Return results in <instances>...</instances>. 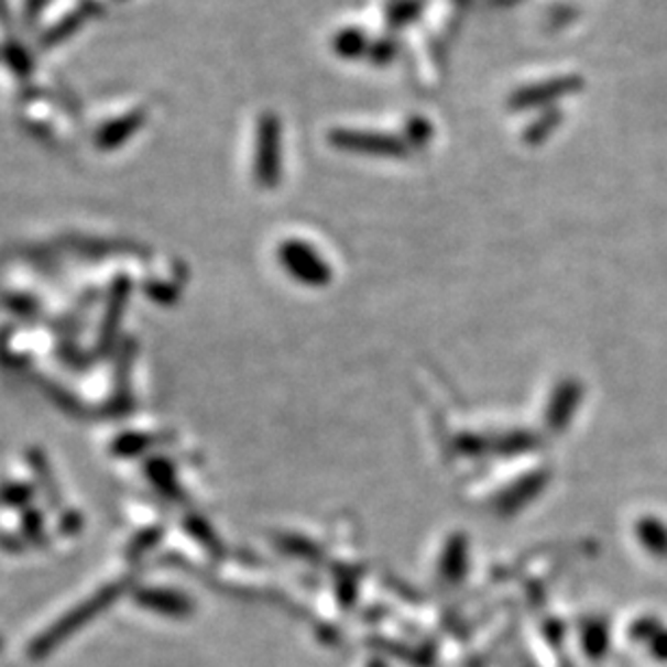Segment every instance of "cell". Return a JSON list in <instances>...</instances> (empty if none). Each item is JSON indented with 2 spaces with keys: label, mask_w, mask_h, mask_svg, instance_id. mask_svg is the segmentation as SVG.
<instances>
[{
  "label": "cell",
  "mask_w": 667,
  "mask_h": 667,
  "mask_svg": "<svg viewBox=\"0 0 667 667\" xmlns=\"http://www.w3.org/2000/svg\"><path fill=\"white\" fill-rule=\"evenodd\" d=\"M259 178L275 183L280 170V122L275 116H265L259 124Z\"/></svg>",
  "instance_id": "3957f363"
},
{
  "label": "cell",
  "mask_w": 667,
  "mask_h": 667,
  "mask_svg": "<svg viewBox=\"0 0 667 667\" xmlns=\"http://www.w3.org/2000/svg\"><path fill=\"white\" fill-rule=\"evenodd\" d=\"M583 87V80L577 76H564V78H553L546 83H537L532 87H523L521 91L514 94V98L510 100V107L514 111H525L532 107H542V105H550L559 98H566L570 94H577Z\"/></svg>",
  "instance_id": "6da1fadb"
},
{
  "label": "cell",
  "mask_w": 667,
  "mask_h": 667,
  "mask_svg": "<svg viewBox=\"0 0 667 667\" xmlns=\"http://www.w3.org/2000/svg\"><path fill=\"white\" fill-rule=\"evenodd\" d=\"M557 120H559V118H557V113H548V116H544V120L535 124L534 131H529L527 139H529V141H534V143L535 141H539V139H544L546 134L550 133V129H548V127H555V124H557Z\"/></svg>",
  "instance_id": "8992f818"
},
{
  "label": "cell",
  "mask_w": 667,
  "mask_h": 667,
  "mask_svg": "<svg viewBox=\"0 0 667 667\" xmlns=\"http://www.w3.org/2000/svg\"><path fill=\"white\" fill-rule=\"evenodd\" d=\"M409 134L416 136V143H423V141H425V134H429V127H427L425 122L416 120V122H412V127H409Z\"/></svg>",
  "instance_id": "52a82bcc"
},
{
  "label": "cell",
  "mask_w": 667,
  "mask_h": 667,
  "mask_svg": "<svg viewBox=\"0 0 667 667\" xmlns=\"http://www.w3.org/2000/svg\"><path fill=\"white\" fill-rule=\"evenodd\" d=\"M336 147L353 150L364 154H382V156H400L405 152L403 141L391 134L360 133V131H336L330 134Z\"/></svg>",
  "instance_id": "7a4b0ae2"
},
{
  "label": "cell",
  "mask_w": 667,
  "mask_h": 667,
  "mask_svg": "<svg viewBox=\"0 0 667 667\" xmlns=\"http://www.w3.org/2000/svg\"><path fill=\"white\" fill-rule=\"evenodd\" d=\"M364 46H367V40L358 31H345V33H340L336 37V44H334V48H336V53L340 57H358L364 51Z\"/></svg>",
  "instance_id": "5b68a950"
},
{
  "label": "cell",
  "mask_w": 667,
  "mask_h": 667,
  "mask_svg": "<svg viewBox=\"0 0 667 667\" xmlns=\"http://www.w3.org/2000/svg\"><path fill=\"white\" fill-rule=\"evenodd\" d=\"M639 534H642L644 544L653 553L667 557V527L664 523H659V521H644Z\"/></svg>",
  "instance_id": "277c9868"
}]
</instances>
